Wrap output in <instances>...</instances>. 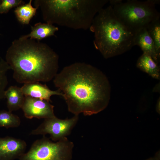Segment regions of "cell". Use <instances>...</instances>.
<instances>
[{"mask_svg": "<svg viewBox=\"0 0 160 160\" xmlns=\"http://www.w3.org/2000/svg\"><path fill=\"white\" fill-rule=\"evenodd\" d=\"M160 152L158 151L153 157H151L145 160H160Z\"/></svg>", "mask_w": 160, "mask_h": 160, "instance_id": "44dd1931", "label": "cell"}, {"mask_svg": "<svg viewBox=\"0 0 160 160\" xmlns=\"http://www.w3.org/2000/svg\"><path fill=\"white\" fill-rule=\"evenodd\" d=\"M27 147L23 140L10 136L0 137V160H14L25 153Z\"/></svg>", "mask_w": 160, "mask_h": 160, "instance_id": "9c48e42d", "label": "cell"}, {"mask_svg": "<svg viewBox=\"0 0 160 160\" xmlns=\"http://www.w3.org/2000/svg\"><path fill=\"white\" fill-rule=\"evenodd\" d=\"M10 69L6 61L0 57V100L5 98L4 93L8 83L7 73Z\"/></svg>", "mask_w": 160, "mask_h": 160, "instance_id": "ac0fdd59", "label": "cell"}, {"mask_svg": "<svg viewBox=\"0 0 160 160\" xmlns=\"http://www.w3.org/2000/svg\"><path fill=\"white\" fill-rule=\"evenodd\" d=\"M25 96L51 101V97L53 95L63 96L62 93L59 90H52L45 84L39 82H34L24 84L21 87Z\"/></svg>", "mask_w": 160, "mask_h": 160, "instance_id": "30bf717a", "label": "cell"}, {"mask_svg": "<svg viewBox=\"0 0 160 160\" xmlns=\"http://www.w3.org/2000/svg\"><path fill=\"white\" fill-rule=\"evenodd\" d=\"M46 23L74 30L89 28L108 0H35Z\"/></svg>", "mask_w": 160, "mask_h": 160, "instance_id": "3957f363", "label": "cell"}, {"mask_svg": "<svg viewBox=\"0 0 160 160\" xmlns=\"http://www.w3.org/2000/svg\"><path fill=\"white\" fill-rule=\"evenodd\" d=\"M78 115L69 119H60L55 116L44 119L36 128L32 130V135H50L52 141L57 142L69 135L78 121Z\"/></svg>", "mask_w": 160, "mask_h": 160, "instance_id": "52a82bcc", "label": "cell"}, {"mask_svg": "<svg viewBox=\"0 0 160 160\" xmlns=\"http://www.w3.org/2000/svg\"><path fill=\"white\" fill-rule=\"evenodd\" d=\"M53 83L62 93L68 111L74 115L97 114L109 104V80L102 71L89 64L76 62L64 67Z\"/></svg>", "mask_w": 160, "mask_h": 160, "instance_id": "6da1fadb", "label": "cell"}, {"mask_svg": "<svg viewBox=\"0 0 160 160\" xmlns=\"http://www.w3.org/2000/svg\"><path fill=\"white\" fill-rule=\"evenodd\" d=\"M89 29L94 34L95 47L105 58L122 54L134 46L135 32L119 20L111 5L97 13Z\"/></svg>", "mask_w": 160, "mask_h": 160, "instance_id": "277c9868", "label": "cell"}, {"mask_svg": "<svg viewBox=\"0 0 160 160\" xmlns=\"http://www.w3.org/2000/svg\"><path fill=\"white\" fill-rule=\"evenodd\" d=\"M50 102L25 96L21 108L25 116L28 119L36 118L44 119L55 116L54 106Z\"/></svg>", "mask_w": 160, "mask_h": 160, "instance_id": "ba28073f", "label": "cell"}, {"mask_svg": "<svg viewBox=\"0 0 160 160\" xmlns=\"http://www.w3.org/2000/svg\"><path fill=\"white\" fill-rule=\"evenodd\" d=\"M19 117L9 111H0V127L7 128L17 127L20 126Z\"/></svg>", "mask_w": 160, "mask_h": 160, "instance_id": "2e32d148", "label": "cell"}, {"mask_svg": "<svg viewBox=\"0 0 160 160\" xmlns=\"http://www.w3.org/2000/svg\"><path fill=\"white\" fill-rule=\"evenodd\" d=\"M111 6L113 7L119 4L122 2V0H109Z\"/></svg>", "mask_w": 160, "mask_h": 160, "instance_id": "ffe728a7", "label": "cell"}, {"mask_svg": "<svg viewBox=\"0 0 160 160\" xmlns=\"http://www.w3.org/2000/svg\"><path fill=\"white\" fill-rule=\"evenodd\" d=\"M160 97L157 100L156 105V111L159 114H160Z\"/></svg>", "mask_w": 160, "mask_h": 160, "instance_id": "7402d4cb", "label": "cell"}, {"mask_svg": "<svg viewBox=\"0 0 160 160\" xmlns=\"http://www.w3.org/2000/svg\"><path fill=\"white\" fill-rule=\"evenodd\" d=\"M134 43V46H138L143 53L151 56L156 62L159 64L160 58L157 54L153 41L146 27L141 28L135 31Z\"/></svg>", "mask_w": 160, "mask_h": 160, "instance_id": "8fae6325", "label": "cell"}, {"mask_svg": "<svg viewBox=\"0 0 160 160\" xmlns=\"http://www.w3.org/2000/svg\"><path fill=\"white\" fill-rule=\"evenodd\" d=\"M153 92H160V83L156 85L153 88Z\"/></svg>", "mask_w": 160, "mask_h": 160, "instance_id": "603a6c76", "label": "cell"}, {"mask_svg": "<svg viewBox=\"0 0 160 160\" xmlns=\"http://www.w3.org/2000/svg\"><path fill=\"white\" fill-rule=\"evenodd\" d=\"M59 57L48 45L21 36L7 49L5 61L18 83L48 82L57 73Z\"/></svg>", "mask_w": 160, "mask_h": 160, "instance_id": "7a4b0ae2", "label": "cell"}, {"mask_svg": "<svg viewBox=\"0 0 160 160\" xmlns=\"http://www.w3.org/2000/svg\"><path fill=\"white\" fill-rule=\"evenodd\" d=\"M146 28L153 41L157 54L160 58V19L151 23Z\"/></svg>", "mask_w": 160, "mask_h": 160, "instance_id": "e0dca14e", "label": "cell"}, {"mask_svg": "<svg viewBox=\"0 0 160 160\" xmlns=\"http://www.w3.org/2000/svg\"><path fill=\"white\" fill-rule=\"evenodd\" d=\"M1 0H0V4L1 3Z\"/></svg>", "mask_w": 160, "mask_h": 160, "instance_id": "cb8c5ba5", "label": "cell"}, {"mask_svg": "<svg viewBox=\"0 0 160 160\" xmlns=\"http://www.w3.org/2000/svg\"><path fill=\"white\" fill-rule=\"evenodd\" d=\"M58 30V28L54 25L39 22L31 26V31L29 33L21 36L40 41L44 39L54 36Z\"/></svg>", "mask_w": 160, "mask_h": 160, "instance_id": "7c38bea8", "label": "cell"}, {"mask_svg": "<svg viewBox=\"0 0 160 160\" xmlns=\"http://www.w3.org/2000/svg\"><path fill=\"white\" fill-rule=\"evenodd\" d=\"M74 147L67 137L54 142L44 136L35 141L19 160H69Z\"/></svg>", "mask_w": 160, "mask_h": 160, "instance_id": "8992f818", "label": "cell"}, {"mask_svg": "<svg viewBox=\"0 0 160 160\" xmlns=\"http://www.w3.org/2000/svg\"><path fill=\"white\" fill-rule=\"evenodd\" d=\"M7 99V106L8 111L12 112L21 109L25 98L21 87L11 86L6 89L4 93Z\"/></svg>", "mask_w": 160, "mask_h": 160, "instance_id": "4fadbf2b", "label": "cell"}, {"mask_svg": "<svg viewBox=\"0 0 160 160\" xmlns=\"http://www.w3.org/2000/svg\"><path fill=\"white\" fill-rule=\"evenodd\" d=\"M159 0L140 1L128 0L113 7L116 16L127 27L135 32L147 27L151 22L160 19V14L155 7Z\"/></svg>", "mask_w": 160, "mask_h": 160, "instance_id": "5b68a950", "label": "cell"}, {"mask_svg": "<svg viewBox=\"0 0 160 160\" xmlns=\"http://www.w3.org/2000/svg\"><path fill=\"white\" fill-rule=\"evenodd\" d=\"M22 0H1L0 4V14L6 13L11 9L24 4Z\"/></svg>", "mask_w": 160, "mask_h": 160, "instance_id": "d6986e66", "label": "cell"}, {"mask_svg": "<svg viewBox=\"0 0 160 160\" xmlns=\"http://www.w3.org/2000/svg\"><path fill=\"white\" fill-rule=\"evenodd\" d=\"M136 66L152 78L159 80L160 69L158 64L149 55L143 53L138 58Z\"/></svg>", "mask_w": 160, "mask_h": 160, "instance_id": "5bb4252c", "label": "cell"}, {"mask_svg": "<svg viewBox=\"0 0 160 160\" xmlns=\"http://www.w3.org/2000/svg\"><path fill=\"white\" fill-rule=\"evenodd\" d=\"M32 1L30 0L28 3L18 6L14 10L18 20L22 24H28L36 14L38 8L33 7L31 4Z\"/></svg>", "mask_w": 160, "mask_h": 160, "instance_id": "9a60e30c", "label": "cell"}]
</instances>
